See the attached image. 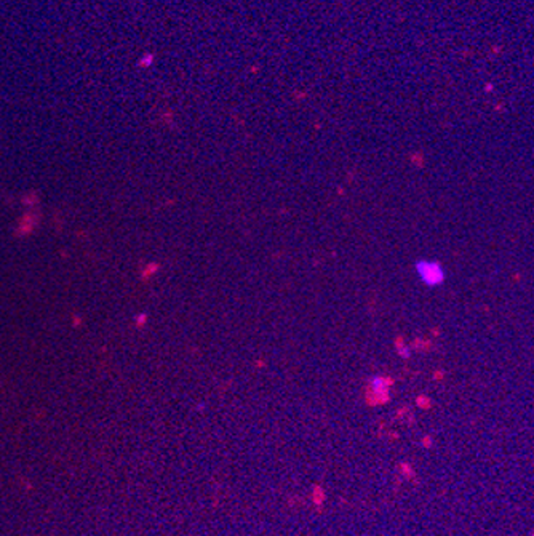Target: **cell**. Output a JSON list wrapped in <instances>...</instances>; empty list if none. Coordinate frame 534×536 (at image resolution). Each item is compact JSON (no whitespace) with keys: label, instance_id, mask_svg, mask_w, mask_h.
Returning a JSON list of instances; mask_svg holds the SVG:
<instances>
[{"label":"cell","instance_id":"1","mask_svg":"<svg viewBox=\"0 0 534 536\" xmlns=\"http://www.w3.org/2000/svg\"><path fill=\"white\" fill-rule=\"evenodd\" d=\"M414 272H416L419 281L429 288L440 287V285L445 284V279H447L445 267L442 266L440 261H435V260H427V258L418 260L416 263H414Z\"/></svg>","mask_w":534,"mask_h":536},{"label":"cell","instance_id":"2","mask_svg":"<svg viewBox=\"0 0 534 536\" xmlns=\"http://www.w3.org/2000/svg\"><path fill=\"white\" fill-rule=\"evenodd\" d=\"M370 386H371V392L378 401L385 402L389 398V391H390V381L389 378L383 377V374H375L370 379Z\"/></svg>","mask_w":534,"mask_h":536},{"label":"cell","instance_id":"3","mask_svg":"<svg viewBox=\"0 0 534 536\" xmlns=\"http://www.w3.org/2000/svg\"><path fill=\"white\" fill-rule=\"evenodd\" d=\"M397 353H399L402 359H409V357H411V349H409V346H405V344H399V346H397Z\"/></svg>","mask_w":534,"mask_h":536}]
</instances>
